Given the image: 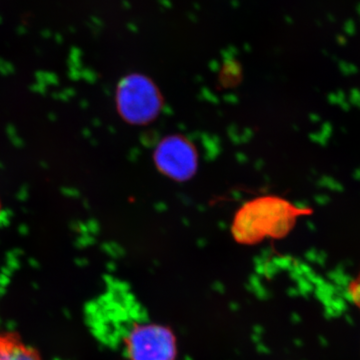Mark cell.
Segmentation results:
<instances>
[{"instance_id": "cell-1", "label": "cell", "mask_w": 360, "mask_h": 360, "mask_svg": "<svg viewBox=\"0 0 360 360\" xmlns=\"http://www.w3.org/2000/svg\"><path fill=\"white\" fill-rule=\"evenodd\" d=\"M307 213L310 212L281 198H257L239 210L232 232L243 243H255L266 238H283L292 229L298 217Z\"/></svg>"}, {"instance_id": "cell-2", "label": "cell", "mask_w": 360, "mask_h": 360, "mask_svg": "<svg viewBox=\"0 0 360 360\" xmlns=\"http://www.w3.org/2000/svg\"><path fill=\"white\" fill-rule=\"evenodd\" d=\"M120 113L129 122H150L160 110V92L148 78L130 75L120 85L117 94Z\"/></svg>"}, {"instance_id": "cell-3", "label": "cell", "mask_w": 360, "mask_h": 360, "mask_svg": "<svg viewBox=\"0 0 360 360\" xmlns=\"http://www.w3.org/2000/svg\"><path fill=\"white\" fill-rule=\"evenodd\" d=\"M127 349L131 360H174V336L160 326H141L130 335Z\"/></svg>"}, {"instance_id": "cell-4", "label": "cell", "mask_w": 360, "mask_h": 360, "mask_svg": "<svg viewBox=\"0 0 360 360\" xmlns=\"http://www.w3.org/2000/svg\"><path fill=\"white\" fill-rule=\"evenodd\" d=\"M155 158L161 172L177 180L188 179L198 167L193 146L179 136L168 137L161 142Z\"/></svg>"}, {"instance_id": "cell-5", "label": "cell", "mask_w": 360, "mask_h": 360, "mask_svg": "<svg viewBox=\"0 0 360 360\" xmlns=\"http://www.w3.org/2000/svg\"><path fill=\"white\" fill-rule=\"evenodd\" d=\"M0 360H44L39 352L11 331H0Z\"/></svg>"}]
</instances>
